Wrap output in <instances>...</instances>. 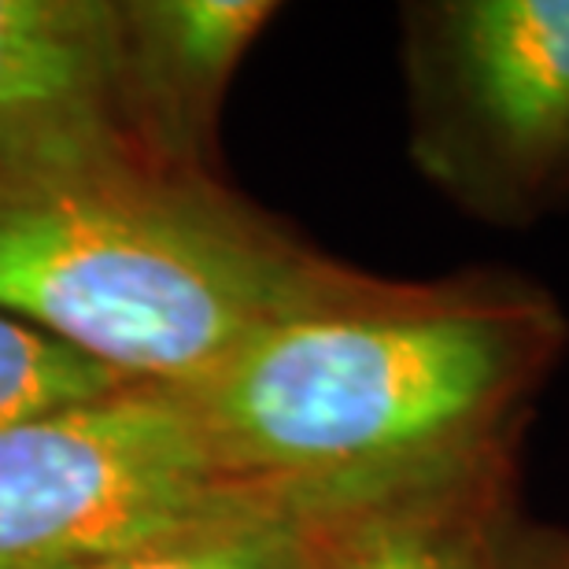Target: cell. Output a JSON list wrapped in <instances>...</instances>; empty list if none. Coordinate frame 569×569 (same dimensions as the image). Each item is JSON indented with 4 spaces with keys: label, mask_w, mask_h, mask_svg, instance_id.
Here are the masks:
<instances>
[{
    "label": "cell",
    "mask_w": 569,
    "mask_h": 569,
    "mask_svg": "<svg viewBox=\"0 0 569 569\" xmlns=\"http://www.w3.org/2000/svg\"><path fill=\"white\" fill-rule=\"evenodd\" d=\"M340 274L222 192L141 163L0 200V311L148 389H197Z\"/></svg>",
    "instance_id": "2"
},
{
    "label": "cell",
    "mask_w": 569,
    "mask_h": 569,
    "mask_svg": "<svg viewBox=\"0 0 569 569\" xmlns=\"http://www.w3.org/2000/svg\"><path fill=\"white\" fill-rule=\"evenodd\" d=\"M566 348L562 303L510 270H345L178 396L230 485L340 510L521 440Z\"/></svg>",
    "instance_id": "1"
},
{
    "label": "cell",
    "mask_w": 569,
    "mask_h": 569,
    "mask_svg": "<svg viewBox=\"0 0 569 569\" xmlns=\"http://www.w3.org/2000/svg\"><path fill=\"white\" fill-rule=\"evenodd\" d=\"M108 0H0V200L138 167Z\"/></svg>",
    "instance_id": "5"
},
{
    "label": "cell",
    "mask_w": 569,
    "mask_h": 569,
    "mask_svg": "<svg viewBox=\"0 0 569 569\" xmlns=\"http://www.w3.org/2000/svg\"><path fill=\"white\" fill-rule=\"evenodd\" d=\"M122 11V86L133 130L167 152H197L226 86L278 16L267 0H130Z\"/></svg>",
    "instance_id": "7"
},
{
    "label": "cell",
    "mask_w": 569,
    "mask_h": 569,
    "mask_svg": "<svg viewBox=\"0 0 569 569\" xmlns=\"http://www.w3.org/2000/svg\"><path fill=\"white\" fill-rule=\"evenodd\" d=\"M329 515L244 488L208 515L71 569H311Z\"/></svg>",
    "instance_id": "8"
},
{
    "label": "cell",
    "mask_w": 569,
    "mask_h": 569,
    "mask_svg": "<svg viewBox=\"0 0 569 569\" xmlns=\"http://www.w3.org/2000/svg\"><path fill=\"white\" fill-rule=\"evenodd\" d=\"M130 389L93 359L0 311V429Z\"/></svg>",
    "instance_id": "9"
},
{
    "label": "cell",
    "mask_w": 569,
    "mask_h": 569,
    "mask_svg": "<svg viewBox=\"0 0 569 569\" xmlns=\"http://www.w3.org/2000/svg\"><path fill=\"white\" fill-rule=\"evenodd\" d=\"M488 569H569V529L518 515L499 537Z\"/></svg>",
    "instance_id": "10"
},
{
    "label": "cell",
    "mask_w": 569,
    "mask_h": 569,
    "mask_svg": "<svg viewBox=\"0 0 569 569\" xmlns=\"http://www.w3.org/2000/svg\"><path fill=\"white\" fill-rule=\"evenodd\" d=\"M521 440L326 518L311 569H488L518 507Z\"/></svg>",
    "instance_id": "6"
},
{
    "label": "cell",
    "mask_w": 569,
    "mask_h": 569,
    "mask_svg": "<svg viewBox=\"0 0 569 569\" xmlns=\"http://www.w3.org/2000/svg\"><path fill=\"white\" fill-rule=\"evenodd\" d=\"M237 492L189 403L130 385L0 429V569H71Z\"/></svg>",
    "instance_id": "4"
},
{
    "label": "cell",
    "mask_w": 569,
    "mask_h": 569,
    "mask_svg": "<svg viewBox=\"0 0 569 569\" xmlns=\"http://www.w3.org/2000/svg\"><path fill=\"white\" fill-rule=\"evenodd\" d=\"M411 152L488 226L562 208L569 174V0L407 8Z\"/></svg>",
    "instance_id": "3"
},
{
    "label": "cell",
    "mask_w": 569,
    "mask_h": 569,
    "mask_svg": "<svg viewBox=\"0 0 569 569\" xmlns=\"http://www.w3.org/2000/svg\"><path fill=\"white\" fill-rule=\"evenodd\" d=\"M562 203H569V174H566V186H562Z\"/></svg>",
    "instance_id": "11"
}]
</instances>
